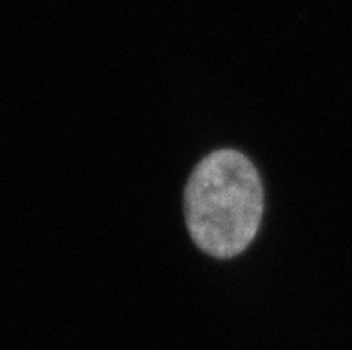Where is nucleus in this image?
<instances>
[{"label": "nucleus", "mask_w": 352, "mask_h": 350, "mask_svg": "<svg viewBox=\"0 0 352 350\" xmlns=\"http://www.w3.org/2000/svg\"><path fill=\"white\" fill-rule=\"evenodd\" d=\"M184 213L202 252L217 259L243 252L263 215V186L254 164L232 149L204 157L188 181Z\"/></svg>", "instance_id": "1"}]
</instances>
